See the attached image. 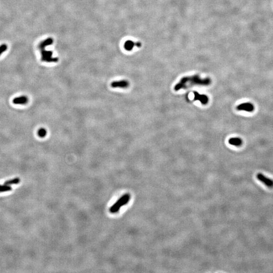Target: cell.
<instances>
[{
  "mask_svg": "<svg viewBox=\"0 0 273 273\" xmlns=\"http://www.w3.org/2000/svg\"><path fill=\"white\" fill-rule=\"evenodd\" d=\"M211 79L210 78H201L198 75L182 78L178 83L175 84L174 90L178 91L181 89H185L193 86H207L211 84Z\"/></svg>",
  "mask_w": 273,
  "mask_h": 273,
  "instance_id": "6da1fadb",
  "label": "cell"
},
{
  "mask_svg": "<svg viewBox=\"0 0 273 273\" xmlns=\"http://www.w3.org/2000/svg\"><path fill=\"white\" fill-rule=\"evenodd\" d=\"M130 198H131L130 194L129 193L124 194L119 199H118V200L113 205L110 207V212L112 214L117 213L122 206L127 205V203L129 202Z\"/></svg>",
  "mask_w": 273,
  "mask_h": 273,
  "instance_id": "7a4b0ae2",
  "label": "cell"
},
{
  "mask_svg": "<svg viewBox=\"0 0 273 273\" xmlns=\"http://www.w3.org/2000/svg\"><path fill=\"white\" fill-rule=\"evenodd\" d=\"M238 111H244L247 112H253L255 111V105L250 102H246L241 103L236 106Z\"/></svg>",
  "mask_w": 273,
  "mask_h": 273,
  "instance_id": "3957f363",
  "label": "cell"
},
{
  "mask_svg": "<svg viewBox=\"0 0 273 273\" xmlns=\"http://www.w3.org/2000/svg\"><path fill=\"white\" fill-rule=\"evenodd\" d=\"M257 179L269 188H273V180L268 178L261 173H259L256 175Z\"/></svg>",
  "mask_w": 273,
  "mask_h": 273,
  "instance_id": "277c9868",
  "label": "cell"
},
{
  "mask_svg": "<svg viewBox=\"0 0 273 273\" xmlns=\"http://www.w3.org/2000/svg\"><path fill=\"white\" fill-rule=\"evenodd\" d=\"M129 83L126 80L114 81L111 83V86L113 88H126L129 87Z\"/></svg>",
  "mask_w": 273,
  "mask_h": 273,
  "instance_id": "5b68a950",
  "label": "cell"
},
{
  "mask_svg": "<svg viewBox=\"0 0 273 273\" xmlns=\"http://www.w3.org/2000/svg\"><path fill=\"white\" fill-rule=\"evenodd\" d=\"M194 100L199 101L202 105L207 104L209 103V98L207 96L204 94H200L197 92H194Z\"/></svg>",
  "mask_w": 273,
  "mask_h": 273,
  "instance_id": "8992f818",
  "label": "cell"
},
{
  "mask_svg": "<svg viewBox=\"0 0 273 273\" xmlns=\"http://www.w3.org/2000/svg\"><path fill=\"white\" fill-rule=\"evenodd\" d=\"M28 102V98L25 96L18 97L13 100V103L16 105H25Z\"/></svg>",
  "mask_w": 273,
  "mask_h": 273,
  "instance_id": "52a82bcc",
  "label": "cell"
},
{
  "mask_svg": "<svg viewBox=\"0 0 273 273\" xmlns=\"http://www.w3.org/2000/svg\"><path fill=\"white\" fill-rule=\"evenodd\" d=\"M228 142L230 145L236 147L241 146L243 143L242 139L239 137L231 138L229 139Z\"/></svg>",
  "mask_w": 273,
  "mask_h": 273,
  "instance_id": "ba28073f",
  "label": "cell"
},
{
  "mask_svg": "<svg viewBox=\"0 0 273 273\" xmlns=\"http://www.w3.org/2000/svg\"><path fill=\"white\" fill-rule=\"evenodd\" d=\"M20 182V178H18V177H16V178L12 179H9V180L5 181V183H4V184L10 186V185H17V184H18Z\"/></svg>",
  "mask_w": 273,
  "mask_h": 273,
  "instance_id": "9c48e42d",
  "label": "cell"
},
{
  "mask_svg": "<svg viewBox=\"0 0 273 273\" xmlns=\"http://www.w3.org/2000/svg\"><path fill=\"white\" fill-rule=\"evenodd\" d=\"M12 190V188L10 185H0V193L5 192L11 191Z\"/></svg>",
  "mask_w": 273,
  "mask_h": 273,
  "instance_id": "30bf717a",
  "label": "cell"
},
{
  "mask_svg": "<svg viewBox=\"0 0 273 273\" xmlns=\"http://www.w3.org/2000/svg\"><path fill=\"white\" fill-rule=\"evenodd\" d=\"M134 46V43L131 41H127L124 44V47L128 51H131Z\"/></svg>",
  "mask_w": 273,
  "mask_h": 273,
  "instance_id": "8fae6325",
  "label": "cell"
},
{
  "mask_svg": "<svg viewBox=\"0 0 273 273\" xmlns=\"http://www.w3.org/2000/svg\"><path fill=\"white\" fill-rule=\"evenodd\" d=\"M47 134L46 129L44 128H40L38 131V135L40 138H44Z\"/></svg>",
  "mask_w": 273,
  "mask_h": 273,
  "instance_id": "7c38bea8",
  "label": "cell"
},
{
  "mask_svg": "<svg viewBox=\"0 0 273 273\" xmlns=\"http://www.w3.org/2000/svg\"><path fill=\"white\" fill-rule=\"evenodd\" d=\"M7 49H8V46L6 44H2L0 46V56L2 54L4 53L6 51Z\"/></svg>",
  "mask_w": 273,
  "mask_h": 273,
  "instance_id": "4fadbf2b",
  "label": "cell"
}]
</instances>
